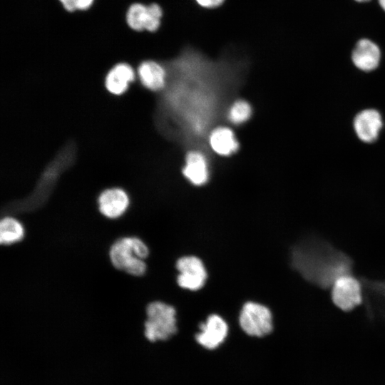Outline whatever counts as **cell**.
Segmentation results:
<instances>
[{
    "label": "cell",
    "instance_id": "52a82bcc",
    "mask_svg": "<svg viewBox=\"0 0 385 385\" xmlns=\"http://www.w3.org/2000/svg\"><path fill=\"white\" fill-rule=\"evenodd\" d=\"M162 16V9L155 3L148 6L135 3L128 9L126 21L129 27L135 31L154 32L160 27Z\"/></svg>",
    "mask_w": 385,
    "mask_h": 385
},
{
    "label": "cell",
    "instance_id": "3957f363",
    "mask_svg": "<svg viewBox=\"0 0 385 385\" xmlns=\"http://www.w3.org/2000/svg\"><path fill=\"white\" fill-rule=\"evenodd\" d=\"M143 323L145 338L150 342L165 341L178 332L177 311L173 305L160 299L149 302L145 306Z\"/></svg>",
    "mask_w": 385,
    "mask_h": 385
},
{
    "label": "cell",
    "instance_id": "8992f818",
    "mask_svg": "<svg viewBox=\"0 0 385 385\" xmlns=\"http://www.w3.org/2000/svg\"><path fill=\"white\" fill-rule=\"evenodd\" d=\"M175 268L178 272L176 282L180 288L195 292L205 286L207 272L203 262L198 257L183 256L177 260Z\"/></svg>",
    "mask_w": 385,
    "mask_h": 385
},
{
    "label": "cell",
    "instance_id": "9c48e42d",
    "mask_svg": "<svg viewBox=\"0 0 385 385\" xmlns=\"http://www.w3.org/2000/svg\"><path fill=\"white\" fill-rule=\"evenodd\" d=\"M361 280L367 317L385 320V279L363 277Z\"/></svg>",
    "mask_w": 385,
    "mask_h": 385
},
{
    "label": "cell",
    "instance_id": "5b68a950",
    "mask_svg": "<svg viewBox=\"0 0 385 385\" xmlns=\"http://www.w3.org/2000/svg\"><path fill=\"white\" fill-rule=\"evenodd\" d=\"M331 299L344 312H350L364 301L361 279L354 274H346L337 278L331 287Z\"/></svg>",
    "mask_w": 385,
    "mask_h": 385
},
{
    "label": "cell",
    "instance_id": "7a4b0ae2",
    "mask_svg": "<svg viewBox=\"0 0 385 385\" xmlns=\"http://www.w3.org/2000/svg\"><path fill=\"white\" fill-rule=\"evenodd\" d=\"M150 253L148 245L140 237L125 236L117 239L111 245L108 255L116 270L139 277L148 272L146 260Z\"/></svg>",
    "mask_w": 385,
    "mask_h": 385
},
{
    "label": "cell",
    "instance_id": "ba28073f",
    "mask_svg": "<svg viewBox=\"0 0 385 385\" xmlns=\"http://www.w3.org/2000/svg\"><path fill=\"white\" fill-rule=\"evenodd\" d=\"M228 332L229 326L225 319L220 314H211L200 324L195 339L202 347L212 350L225 342Z\"/></svg>",
    "mask_w": 385,
    "mask_h": 385
},
{
    "label": "cell",
    "instance_id": "9a60e30c",
    "mask_svg": "<svg viewBox=\"0 0 385 385\" xmlns=\"http://www.w3.org/2000/svg\"><path fill=\"white\" fill-rule=\"evenodd\" d=\"M135 77V72L130 65L125 63H118L106 75L105 85L112 94L121 95L127 91Z\"/></svg>",
    "mask_w": 385,
    "mask_h": 385
},
{
    "label": "cell",
    "instance_id": "277c9868",
    "mask_svg": "<svg viewBox=\"0 0 385 385\" xmlns=\"http://www.w3.org/2000/svg\"><path fill=\"white\" fill-rule=\"evenodd\" d=\"M242 330L250 337H262L270 334L274 327L273 315L265 304L254 301L245 302L238 317Z\"/></svg>",
    "mask_w": 385,
    "mask_h": 385
},
{
    "label": "cell",
    "instance_id": "7402d4cb",
    "mask_svg": "<svg viewBox=\"0 0 385 385\" xmlns=\"http://www.w3.org/2000/svg\"><path fill=\"white\" fill-rule=\"evenodd\" d=\"M380 6L385 11V0H379Z\"/></svg>",
    "mask_w": 385,
    "mask_h": 385
},
{
    "label": "cell",
    "instance_id": "603a6c76",
    "mask_svg": "<svg viewBox=\"0 0 385 385\" xmlns=\"http://www.w3.org/2000/svg\"><path fill=\"white\" fill-rule=\"evenodd\" d=\"M356 1H359V2H364V1H367L369 0H355Z\"/></svg>",
    "mask_w": 385,
    "mask_h": 385
},
{
    "label": "cell",
    "instance_id": "7c38bea8",
    "mask_svg": "<svg viewBox=\"0 0 385 385\" xmlns=\"http://www.w3.org/2000/svg\"><path fill=\"white\" fill-rule=\"evenodd\" d=\"M183 174L195 186L205 185L209 178L207 160L203 153L198 150L189 151L185 157Z\"/></svg>",
    "mask_w": 385,
    "mask_h": 385
},
{
    "label": "cell",
    "instance_id": "ffe728a7",
    "mask_svg": "<svg viewBox=\"0 0 385 385\" xmlns=\"http://www.w3.org/2000/svg\"><path fill=\"white\" fill-rule=\"evenodd\" d=\"M68 11H74L76 9V0H59Z\"/></svg>",
    "mask_w": 385,
    "mask_h": 385
},
{
    "label": "cell",
    "instance_id": "6da1fadb",
    "mask_svg": "<svg viewBox=\"0 0 385 385\" xmlns=\"http://www.w3.org/2000/svg\"><path fill=\"white\" fill-rule=\"evenodd\" d=\"M289 263L304 280L322 289L331 288L337 278L352 273L354 265L349 255L315 234L292 246Z\"/></svg>",
    "mask_w": 385,
    "mask_h": 385
},
{
    "label": "cell",
    "instance_id": "5bb4252c",
    "mask_svg": "<svg viewBox=\"0 0 385 385\" xmlns=\"http://www.w3.org/2000/svg\"><path fill=\"white\" fill-rule=\"evenodd\" d=\"M138 74L142 84L150 91H158L166 85V69L154 61L142 62L138 66Z\"/></svg>",
    "mask_w": 385,
    "mask_h": 385
},
{
    "label": "cell",
    "instance_id": "2e32d148",
    "mask_svg": "<svg viewBox=\"0 0 385 385\" xmlns=\"http://www.w3.org/2000/svg\"><path fill=\"white\" fill-rule=\"evenodd\" d=\"M212 150L222 156H228L235 153L239 148V143L233 131L225 126L213 129L208 138Z\"/></svg>",
    "mask_w": 385,
    "mask_h": 385
},
{
    "label": "cell",
    "instance_id": "ac0fdd59",
    "mask_svg": "<svg viewBox=\"0 0 385 385\" xmlns=\"http://www.w3.org/2000/svg\"><path fill=\"white\" fill-rule=\"evenodd\" d=\"M252 110L250 104L242 99L232 103L227 112V119L235 125H240L248 120L252 115Z\"/></svg>",
    "mask_w": 385,
    "mask_h": 385
},
{
    "label": "cell",
    "instance_id": "44dd1931",
    "mask_svg": "<svg viewBox=\"0 0 385 385\" xmlns=\"http://www.w3.org/2000/svg\"><path fill=\"white\" fill-rule=\"evenodd\" d=\"M93 0H76V9L86 10L93 4Z\"/></svg>",
    "mask_w": 385,
    "mask_h": 385
},
{
    "label": "cell",
    "instance_id": "e0dca14e",
    "mask_svg": "<svg viewBox=\"0 0 385 385\" xmlns=\"http://www.w3.org/2000/svg\"><path fill=\"white\" fill-rule=\"evenodd\" d=\"M26 235L23 222L16 217L4 216L0 221V245L10 246L21 242Z\"/></svg>",
    "mask_w": 385,
    "mask_h": 385
},
{
    "label": "cell",
    "instance_id": "d6986e66",
    "mask_svg": "<svg viewBox=\"0 0 385 385\" xmlns=\"http://www.w3.org/2000/svg\"><path fill=\"white\" fill-rule=\"evenodd\" d=\"M196 1L204 8L212 9L221 5L224 0H196Z\"/></svg>",
    "mask_w": 385,
    "mask_h": 385
},
{
    "label": "cell",
    "instance_id": "8fae6325",
    "mask_svg": "<svg viewBox=\"0 0 385 385\" xmlns=\"http://www.w3.org/2000/svg\"><path fill=\"white\" fill-rule=\"evenodd\" d=\"M381 114L375 109H366L359 113L354 120L357 137L364 143L375 141L382 128Z\"/></svg>",
    "mask_w": 385,
    "mask_h": 385
},
{
    "label": "cell",
    "instance_id": "30bf717a",
    "mask_svg": "<svg viewBox=\"0 0 385 385\" xmlns=\"http://www.w3.org/2000/svg\"><path fill=\"white\" fill-rule=\"evenodd\" d=\"M98 210L106 218L116 220L121 217L130 206V198L126 192L118 188L103 190L98 196Z\"/></svg>",
    "mask_w": 385,
    "mask_h": 385
},
{
    "label": "cell",
    "instance_id": "4fadbf2b",
    "mask_svg": "<svg viewBox=\"0 0 385 385\" xmlns=\"http://www.w3.org/2000/svg\"><path fill=\"white\" fill-rule=\"evenodd\" d=\"M380 57L379 47L368 39H361L358 41L351 56L355 66L364 71H371L376 68Z\"/></svg>",
    "mask_w": 385,
    "mask_h": 385
}]
</instances>
